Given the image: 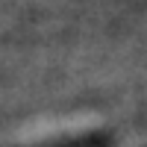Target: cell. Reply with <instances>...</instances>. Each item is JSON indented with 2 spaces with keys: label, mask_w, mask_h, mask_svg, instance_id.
Instances as JSON below:
<instances>
[{
  "label": "cell",
  "mask_w": 147,
  "mask_h": 147,
  "mask_svg": "<svg viewBox=\"0 0 147 147\" xmlns=\"http://www.w3.org/2000/svg\"><path fill=\"white\" fill-rule=\"evenodd\" d=\"M115 136L106 127H71L47 136H35L27 141H18L12 147H109Z\"/></svg>",
  "instance_id": "6da1fadb"
}]
</instances>
